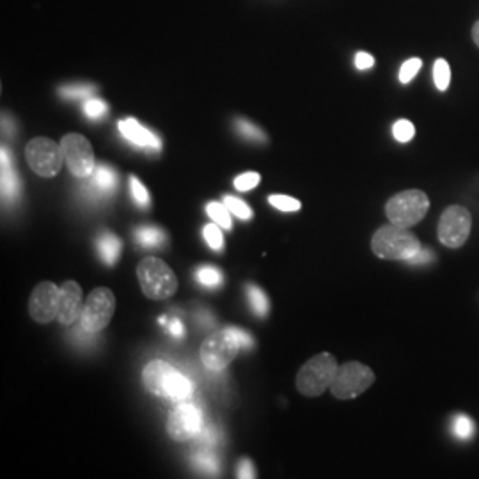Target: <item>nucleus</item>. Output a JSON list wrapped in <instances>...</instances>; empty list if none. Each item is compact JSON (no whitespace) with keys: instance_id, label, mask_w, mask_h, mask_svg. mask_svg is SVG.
<instances>
[{"instance_id":"f257e3e1","label":"nucleus","mask_w":479,"mask_h":479,"mask_svg":"<svg viewBox=\"0 0 479 479\" xmlns=\"http://www.w3.org/2000/svg\"><path fill=\"white\" fill-rule=\"evenodd\" d=\"M142 384L151 394L178 403L189 399L194 392L189 378L164 360H151L146 364L142 371Z\"/></svg>"},{"instance_id":"f03ea898","label":"nucleus","mask_w":479,"mask_h":479,"mask_svg":"<svg viewBox=\"0 0 479 479\" xmlns=\"http://www.w3.org/2000/svg\"><path fill=\"white\" fill-rule=\"evenodd\" d=\"M419 249H421V242L418 236L412 235L407 227H399L394 224L380 227L371 240L373 254L387 261H407Z\"/></svg>"},{"instance_id":"7ed1b4c3","label":"nucleus","mask_w":479,"mask_h":479,"mask_svg":"<svg viewBox=\"0 0 479 479\" xmlns=\"http://www.w3.org/2000/svg\"><path fill=\"white\" fill-rule=\"evenodd\" d=\"M142 293L149 300H167L178 291V279L167 263L158 258H144L137 266Z\"/></svg>"},{"instance_id":"20e7f679","label":"nucleus","mask_w":479,"mask_h":479,"mask_svg":"<svg viewBox=\"0 0 479 479\" xmlns=\"http://www.w3.org/2000/svg\"><path fill=\"white\" fill-rule=\"evenodd\" d=\"M336 371H338L336 357L331 353H318L300 367L295 385H297L302 396L316 398V396L324 394L327 389H331Z\"/></svg>"},{"instance_id":"39448f33","label":"nucleus","mask_w":479,"mask_h":479,"mask_svg":"<svg viewBox=\"0 0 479 479\" xmlns=\"http://www.w3.org/2000/svg\"><path fill=\"white\" fill-rule=\"evenodd\" d=\"M430 208V199L421 190H405L391 197L385 206V213L391 224L399 227H412L425 218Z\"/></svg>"},{"instance_id":"423d86ee","label":"nucleus","mask_w":479,"mask_h":479,"mask_svg":"<svg viewBox=\"0 0 479 479\" xmlns=\"http://www.w3.org/2000/svg\"><path fill=\"white\" fill-rule=\"evenodd\" d=\"M374 373L362 362H346L338 367L331 392L338 399H353L364 394L374 384Z\"/></svg>"},{"instance_id":"0eeeda50","label":"nucleus","mask_w":479,"mask_h":479,"mask_svg":"<svg viewBox=\"0 0 479 479\" xmlns=\"http://www.w3.org/2000/svg\"><path fill=\"white\" fill-rule=\"evenodd\" d=\"M25 158L29 167L41 178H54L64 164L61 144L48 137H36L27 144Z\"/></svg>"},{"instance_id":"6e6552de","label":"nucleus","mask_w":479,"mask_h":479,"mask_svg":"<svg viewBox=\"0 0 479 479\" xmlns=\"http://www.w3.org/2000/svg\"><path fill=\"white\" fill-rule=\"evenodd\" d=\"M116 311V297L105 286L95 288L84 302V309L80 314V327L85 332H102L112 319Z\"/></svg>"},{"instance_id":"1a4fd4ad","label":"nucleus","mask_w":479,"mask_h":479,"mask_svg":"<svg viewBox=\"0 0 479 479\" xmlns=\"http://www.w3.org/2000/svg\"><path fill=\"white\" fill-rule=\"evenodd\" d=\"M240 345L231 329L217 331L201 345V360L210 371H222L238 355Z\"/></svg>"},{"instance_id":"9d476101","label":"nucleus","mask_w":479,"mask_h":479,"mask_svg":"<svg viewBox=\"0 0 479 479\" xmlns=\"http://www.w3.org/2000/svg\"><path fill=\"white\" fill-rule=\"evenodd\" d=\"M62 153L68 169L76 178H89L95 172V153L93 146L84 135L68 134L61 141Z\"/></svg>"},{"instance_id":"9b49d317","label":"nucleus","mask_w":479,"mask_h":479,"mask_svg":"<svg viewBox=\"0 0 479 479\" xmlns=\"http://www.w3.org/2000/svg\"><path fill=\"white\" fill-rule=\"evenodd\" d=\"M471 225L472 217L463 206H449L439 222L440 244L449 249L461 247L471 235Z\"/></svg>"},{"instance_id":"f8f14e48","label":"nucleus","mask_w":479,"mask_h":479,"mask_svg":"<svg viewBox=\"0 0 479 479\" xmlns=\"http://www.w3.org/2000/svg\"><path fill=\"white\" fill-rule=\"evenodd\" d=\"M203 418L192 403L179 401L167 418V433L175 442H187L201 433Z\"/></svg>"},{"instance_id":"ddd939ff","label":"nucleus","mask_w":479,"mask_h":479,"mask_svg":"<svg viewBox=\"0 0 479 479\" xmlns=\"http://www.w3.org/2000/svg\"><path fill=\"white\" fill-rule=\"evenodd\" d=\"M59 297H61V288L55 286L54 283H40L32 290L29 300L30 318L37 324H50L59 314Z\"/></svg>"},{"instance_id":"4468645a","label":"nucleus","mask_w":479,"mask_h":479,"mask_svg":"<svg viewBox=\"0 0 479 479\" xmlns=\"http://www.w3.org/2000/svg\"><path fill=\"white\" fill-rule=\"evenodd\" d=\"M84 309V300H82V288L75 280H66L61 286V297H59V324L68 327L80 319Z\"/></svg>"},{"instance_id":"2eb2a0df","label":"nucleus","mask_w":479,"mask_h":479,"mask_svg":"<svg viewBox=\"0 0 479 479\" xmlns=\"http://www.w3.org/2000/svg\"><path fill=\"white\" fill-rule=\"evenodd\" d=\"M119 134L123 135L128 142L138 146V148L155 149V151H160V149H162V141H160L158 135L142 126V124L138 123L137 119H134V117L119 121Z\"/></svg>"},{"instance_id":"dca6fc26","label":"nucleus","mask_w":479,"mask_h":479,"mask_svg":"<svg viewBox=\"0 0 479 479\" xmlns=\"http://www.w3.org/2000/svg\"><path fill=\"white\" fill-rule=\"evenodd\" d=\"M20 194V179L13 169L11 153L2 148V196L4 199H15Z\"/></svg>"},{"instance_id":"f3484780","label":"nucleus","mask_w":479,"mask_h":479,"mask_svg":"<svg viewBox=\"0 0 479 479\" xmlns=\"http://www.w3.org/2000/svg\"><path fill=\"white\" fill-rule=\"evenodd\" d=\"M96 251H98L100 258L103 259V263L107 265H114V263L119 259L121 251H123V244L121 240L117 238L114 232H102V235L96 238Z\"/></svg>"},{"instance_id":"a211bd4d","label":"nucleus","mask_w":479,"mask_h":479,"mask_svg":"<svg viewBox=\"0 0 479 479\" xmlns=\"http://www.w3.org/2000/svg\"><path fill=\"white\" fill-rule=\"evenodd\" d=\"M91 189H95L100 194H109L114 192L117 187V176L107 165H98L95 169V172L91 175V183H89Z\"/></svg>"},{"instance_id":"6ab92c4d","label":"nucleus","mask_w":479,"mask_h":479,"mask_svg":"<svg viewBox=\"0 0 479 479\" xmlns=\"http://www.w3.org/2000/svg\"><path fill=\"white\" fill-rule=\"evenodd\" d=\"M451 433L458 440H472L475 435V425L467 414H456L451 419Z\"/></svg>"},{"instance_id":"aec40b11","label":"nucleus","mask_w":479,"mask_h":479,"mask_svg":"<svg viewBox=\"0 0 479 479\" xmlns=\"http://www.w3.org/2000/svg\"><path fill=\"white\" fill-rule=\"evenodd\" d=\"M135 242L141 247H160L165 242V232L156 227H138L134 235Z\"/></svg>"},{"instance_id":"412c9836","label":"nucleus","mask_w":479,"mask_h":479,"mask_svg":"<svg viewBox=\"0 0 479 479\" xmlns=\"http://www.w3.org/2000/svg\"><path fill=\"white\" fill-rule=\"evenodd\" d=\"M206 211L215 224L220 225L222 229H231V225H232L231 211H229V208L225 206L224 203H215L213 201V203L208 204Z\"/></svg>"},{"instance_id":"4be33fe9","label":"nucleus","mask_w":479,"mask_h":479,"mask_svg":"<svg viewBox=\"0 0 479 479\" xmlns=\"http://www.w3.org/2000/svg\"><path fill=\"white\" fill-rule=\"evenodd\" d=\"M247 297L252 311L258 316H266V312H268V298H266L265 291L259 290L254 284H251L247 288Z\"/></svg>"},{"instance_id":"5701e85b","label":"nucleus","mask_w":479,"mask_h":479,"mask_svg":"<svg viewBox=\"0 0 479 479\" xmlns=\"http://www.w3.org/2000/svg\"><path fill=\"white\" fill-rule=\"evenodd\" d=\"M433 80H435V85L439 91H446L449 88L451 82V69L444 59H437L435 66H433Z\"/></svg>"},{"instance_id":"b1692460","label":"nucleus","mask_w":479,"mask_h":479,"mask_svg":"<svg viewBox=\"0 0 479 479\" xmlns=\"http://www.w3.org/2000/svg\"><path fill=\"white\" fill-rule=\"evenodd\" d=\"M220 229L222 227L218 224H208L204 225L203 229L204 240H206L208 245H210L213 251H222V249H224V235H222Z\"/></svg>"},{"instance_id":"393cba45","label":"nucleus","mask_w":479,"mask_h":479,"mask_svg":"<svg viewBox=\"0 0 479 479\" xmlns=\"http://www.w3.org/2000/svg\"><path fill=\"white\" fill-rule=\"evenodd\" d=\"M224 204L229 208V211H231L235 217L242 218V220H251V218H252V210L242 199H236V197L225 196Z\"/></svg>"},{"instance_id":"a878e982","label":"nucleus","mask_w":479,"mask_h":479,"mask_svg":"<svg viewBox=\"0 0 479 479\" xmlns=\"http://www.w3.org/2000/svg\"><path fill=\"white\" fill-rule=\"evenodd\" d=\"M95 91H96L95 85H84V84L66 85V88L61 89V96L68 100H88Z\"/></svg>"},{"instance_id":"bb28decb","label":"nucleus","mask_w":479,"mask_h":479,"mask_svg":"<svg viewBox=\"0 0 479 479\" xmlns=\"http://www.w3.org/2000/svg\"><path fill=\"white\" fill-rule=\"evenodd\" d=\"M196 277H197V280L203 284V286H208V288H213V286H218V284H222V272L220 270L213 268V266H203V268L197 270Z\"/></svg>"},{"instance_id":"cd10ccee","label":"nucleus","mask_w":479,"mask_h":479,"mask_svg":"<svg viewBox=\"0 0 479 479\" xmlns=\"http://www.w3.org/2000/svg\"><path fill=\"white\" fill-rule=\"evenodd\" d=\"M414 134H415L414 124L407 119L396 121L394 126H392V135H394V138L398 142H403V144L405 142L412 141V138H414Z\"/></svg>"},{"instance_id":"c85d7f7f","label":"nucleus","mask_w":479,"mask_h":479,"mask_svg":"<svg viewBox=\"0 0 479 479\" xmlns=\"http://www.w3.org/2000/svg\"><path fill=\"white\" fill-rule=\"evenodd\" d=\"M109 112V107L105 102L98 98H88L84 103V114L89 119H102Z\"/></svg>"},{"instance_id":"c756f323","label":"nucleus","mask_w":479,"mask_h":479,"mask_svg":"<svg viewBox=\"0 0 479 479\" xmlns=\"http://www.w3.org/2000/svg\"><path fill=\"white\" fill-rule=\"evenodd\" d=\"M259 182H261V176L258 172H244L238 178H235V189L240 192H249V190H254L259 185Z\"/></svg>"},{"instance_id":"7c9ffc66","label":"nucleus","mask_w":479,"mask_h":479,"mask_svg":"<svg viewBox=\"0 0 479 479\" xmlns=\"http://www.w3.org/2000/svg\"><path fill=\"white\" fill-rule=\"evenodd\" d=\"M268 203L280 211H298L302 208L300 201L290 196H270Z\"/></svg>"},{"instance_id":"2f4dec72","label":"nucleus","mask_w":479,"mask_h":479,"mask_svg":"<svg viewBox=\"0 0 479 479\" xmlns=\"http://www.w3.org/2000/svg\"><path fill=\"white\" fill-rule=\"evenodd\" d=\"M235 124H236V130H238L242 135H245V137L252 138V141H266L265 131L259 130L258 126H254V124L249 123V121L236 119Z\"/></svg>"},{"instance_id":"473e14b6","label":"nucleus","mask_w":479,"mask_h":479,"mask_svg":"<svg viewBox=\"0 0 479 479\" xmlns=\"http://www.w3.org/2000/svg\"><path fill=\"white\" fill-rule=\"evenodd\" d=\"M421 66H422L421 59H418V57L408 59V61L401 66V69H399V82H401V84H408V82H410V80L418 75Z\"/></svg>"},{"instance_id":"72a5a7b5","label":"nucleus","mask_w":479,"mask_h":479,"mask_svg":"<svg viewBox=\"0 0 479 479\" xmlns=\"http://www.w3.org/2000/svg\"><path fill=\"white\" fill-rule=\"evenodd\" d=\"M130 189H131V196H134L135 203H137L138 206H148L149 204L148 190H146V187L142 185V183L135 178V176H131L130 178Z\"/></svg>"},{"instance_id":"f704fd0d","label":"nucleus","mask_w":479,"mask_h":479,"mask_svg":"<svg viewBox=\"0 0 479 479\" xmlns=\"http://www.w3.org/2000/svg\"><path fill=\"white\" fill-rule=\"evenodd\" d=\"M433 261H435V252H433L432 249L421 245V249H419L414 256H410V258H408L405 263L414 265V266H421V265H428V263H433Z\"/></svg>"},{"instance_id":"c9c22d12","label":"nucleus","mask_w":479,"mask_h":479,"mask_svg":"<svg viewBox=\"0 0 479 479\" xmlns=\"http://www.w3.org/2000/svg\"><path fill=\"white\" fill-rule=\"evenodd\" d=\"M238 475L240 479H252L254 478V465H252V461L251 460H247V458H245V460H242L238 463Z\"/></svg>"},{"instance_id":"e433bc0d","label":"nucleus","mask_w":479,"mask_h":479,"mask_svg":"<svg viewBox=\"0 0 479 479\" xmlns=\"http://www.w3.org/2000/svg\"><path fill=\"white\" fill-rule=\"evenodd\" d=\"M355 66L357 69H369L374 66V57L373 55L366 54V52H359V54L355 55Z\"/></svg>"},{"instance_id":"4c0bfd02","label":"nucleus","mask_w":479,"mask_h":479,"mask_svg":"<svg viewBox=\"0 0 479 479\" xmlns=\"http://www.w3.org/2000/svg\"><path fill=\"white\" fill-rule=\"evenodd\" d=\"M232 334H235L236 341H238L240 348H249V346H252V338L247 334V332H244L242 329H231Z\"/></svg>"},{"instance_id":"58836bf2","label":"nucleus","mask_w":479,"mask_h":479,"mask_svg":"<svg viewBox=\"0 0 479 479\" xmlns=\"http://www.w3.org/2000/svg\"><path fill=\"white\" fill-rule=\"evenodd\" d=\"M196 463L201 465V467L208 468V471H217V461L211 460L210 456H196Z\"/></svg>"},{"instance_id":"ea45409f","label":"nucleus","mask_w":479,"mask_h":479,"mask_svg":"<svg viewBox=\"0 0 479 479\" xmlns=\"http://www.w3.org/2000/svg\"><path fill=\"white\" fill-rule=\"evenodd\" d=\"M171 332H172V334H175V336H182V334H183L182 324H179V321H175V324H172Z\"/></svg>"},{"instance_id":"a19ab883","label":"nucleus","mask_w":479,"mask_h":479,"mask_svg":"<svg viewBox=\"0 0 479 479\" xmlns=\"http://www.w3.org/2000/svg\"><path fill=\"white\" fill-rule=\"evenodd\" d=\"M472 37H474V43L479 47V22L475 23L474 29H472Z\"/></svg>"}]
</instances>
